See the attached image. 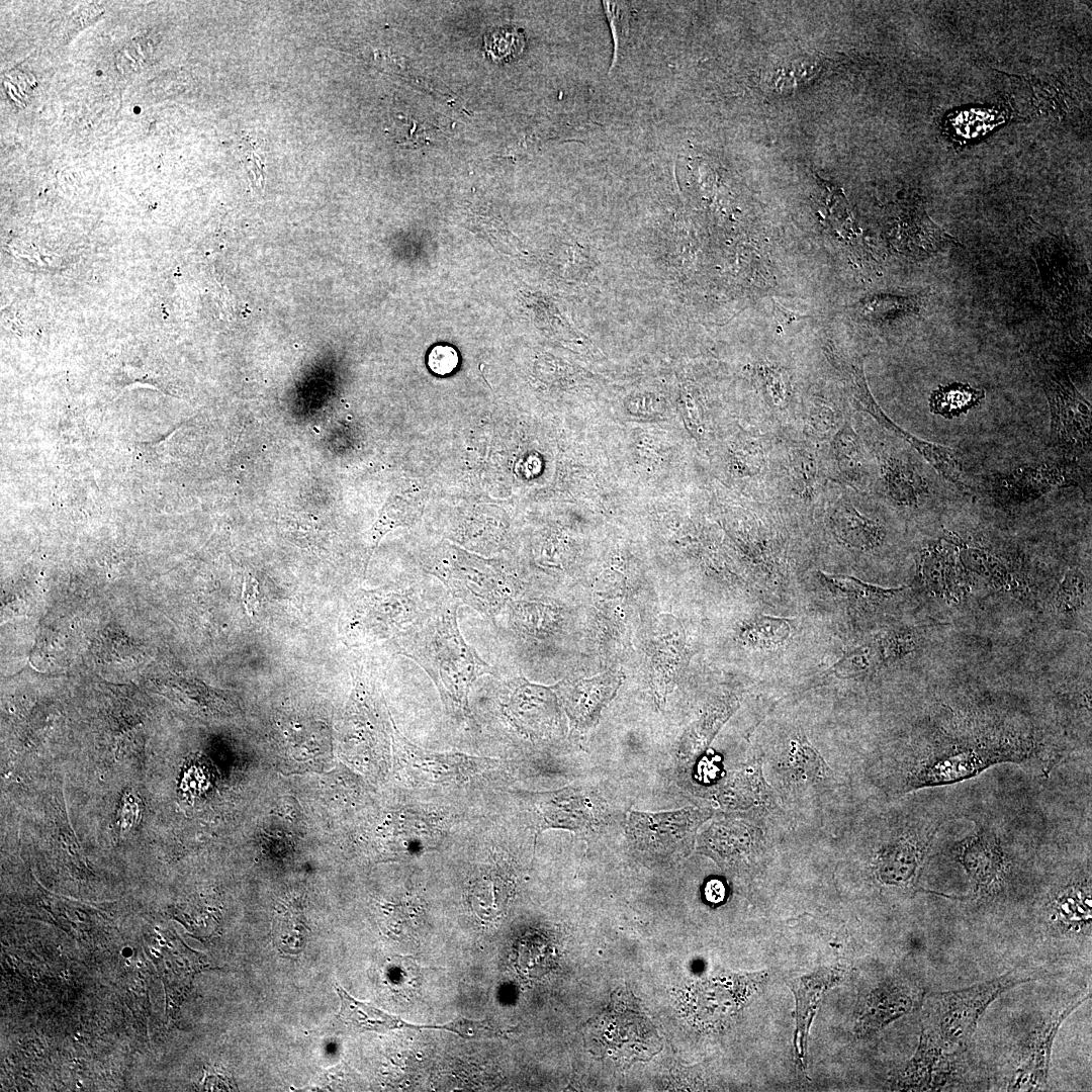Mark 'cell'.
Masks as SVG:
<instances>
[{
    "label": "cell",
    "mask_w": 1092,
    "mask_h": 1092,
    "mask_svg": "<svg viewBox=\"0 0 1092 1092\" xmlns=\"http://www.w3.org/2000/svg\"><path fill=\"white\" fill-rule=\"evenodd\" d=\"M792 632L791 620L759 615L744 623L739 638L748 647L771 650L787 644Z\"/></svg>",
    "instance_id": "cell-20"
},
{
    "label": "cell",
    "mask_w": 1092,
    "mask_h": 1092,
    "mask_svg": "<svg viewBox=\"0 0 1092 1092\" xmlns=\"http://www.w3.org/2000/svg\"><path fill=\"white\" fill-rule=\"evenodd\" d=\"M1089 995L1088 992L1077 994L1070 1001L1053 1009L1039 1020L1038 1024L1023 1040L1008 1090L1035 1091L1045 1086L1056 1034L1067 1017Z\"/></svg>",
    "instance_id": "cell-7"
},
{
    "label": "cell",
    "mask_w": 1092,
    "mask_h": 1092,
    "mask_svg": "<svg viewBox=\"0 0 1092 1092\" xmlns=\"http://www.w3.org/2000/svg\"><path fill=\"white\" fill-rule=\"evenodd\" d=\"M875 651L870 645L859 646L844 654L836 663L825 671V676L836 678H849L868 671L871 667Z\"/></svg>",
    "instance_id": "cell-27"
},
{
    "label": "cell",
    "mask_w": 1092,
    "mask_h": 1092,
    "mask_svg": "<svg viewBox=\"0 0 1092 1092\" xmlns=\"http://www.w3.org/2000/svg\"><path fill=\"white\" fill-rule=\"evenodd\" d=\"M830 523L836 537L849 547L870 550L879 547L885 539L884 528L849 504H838L831 513Z\"/></svg>",
    "instance_id": "cell-19"
},
{
    "label": "cell",
    "mask_w": 1092,
    "mask_h": 1092,
    "mask_svg": "<svg viewBox=\"0 0 1092 1092\" xmlns=\"http://www.w3.org/2000/svg\"><path fill=\"white\" fill-rule=\"evenodd\" d=\"M918 1002V991L902 983L882 985L870 995L859 1020V1031H876L910 1012Z\"/></svg>",
    "instance_id": "cell-14"
},
{
    "label": "cell",
    "mask_w": 1092,
    "mask_h": 1092,
    "mask_svg": "<svg viewBox=\"0 0 1092 1092\" xmlns=\"http://www.w3.org/2000/svg\"><path fill=\"white\" fill-rule=\"evenodd\" d=\"M1042 388L1050 407V438L1053 446L1072 458L1090 455V402L1078 391L1069 375L1059 369L1044 372Z\"/></svg>",
    "instance_id": "cell-5"
},
{
    "label": "cell",
    "mask_w": 1092,
    "mask_h": 1092,
    "mask_svg": "<svg viewBox=\"0 0 1092 1092\" xmlns=\"http://www.w3.org/2000/svg\"><path fill=\"white\" fill-rule=\"evenodd\" d=\"M819 573L821 580L834 596L857 604L880 605L895 598L906 588L905 586L882 587L848 575L829 574L821 571Z\"/></svg>",
    "instance_id": "cell-21"
},
{
    "label": "cell",
    "mask_w": 1092,
    "mask_h": 1092,
    "mask_svg": "<svg viewBox=\"0 0 1092 1092\" xmlns=\"http://www.w3.org/2000/svg\"><path fill=\"white\" fill-rule=\"evenodd\" d=\"M882 473L889 496L902 507L917 509L937 495L934 481L909 461L885 459Z\"/></svg>",
    "instance_id": "cell-13"
},
{
    "label": "cell",
    "mask_w": 1092,
    "mask_h": 1092,
    "mask_svg": "<svg viewBox=\"0 0 1092 1092\" xmlns=\"http://www.w3.org/2000/svg\"><path fill=\"white\" fill-rule=\"evenodd\" d=\"M244 586V602L247 611L253 615L257 608V580L252 577H248Z\"/></svg>",
    "instance_id": "cell-30"
},
{
    "label": "cell",
    "mask_w": 1092,
    "mask_h": 1092,
    "mask_svg": "<svg viewBox=\"0 0 1092 1092\" xmlns=\"http://www.w3.org/2000/svg\"><path fill=\"white\" fill-rule=\"evenodd\" d=\"M830 419L827 411L820 412L812 418L811 426L817 434H826L831 429Z\"/></svg>",
    "instance_id": "cell-32"
},
{
    "label": "cell",
    "mask_w": 1092,
    "mask_h": 1092,
    "mask_svg": "<svg viewBox=\"0 0 1092 1092\" xmlns=\"http://www.w3.org/2000/svg\"><path fill=\"white\" fill-rule=\"evenodd\" d=\"M458 362L459 357L456 349L447 344L434 346L427 359L430 370L438 375L452 373L456 369Z\"/></svg>",
    "instance_id": "cell-29"
},
{
    "label": "cell",
    "mask_w": 1092,
    "mask_h": 1092,
    "mask_svg": "<svg viewBox=\"0 0 1092 1092\" xmlns=\"http://www.w3.org/2000/svg\"><path fill=\"white\" fill-rule=\"evenodd\" d=\"M525 41L521 28L504 26L491 30L483 37V49L493 61L508 62L518 58L525 47Z\"/></svg>",
    "instance_id": "cell-24"
},
{
    "label": "cell",
    "mask_w": 1092,
    "mask_h": 1092,
    "mask_svg": "<svg viewBox=\"0 0 1092 1092\" xmlns=\"http://www.w3.org/2000/svg\"><path fill=\"white\" fill-rule=\"evenodd\" d=\"M436 603L426 597L425 589L416 586L361 589L354 596L344 616L345 633L355 645L395 639Z\"/></svg>",
    "instance_id": "cell-2"
},
{
    "label": "cell",
    "mask_w": 1092,
    "mask_h": 1092,
    "mask_svg": "<svg viewBox=\"0 0 1092 1092\" xmlns=\"http://www.w3.org/2000/svg\"><path fill=\"white\" fill-rule=\"evenodd\" d=\"M336 992L341 1001L338 1019L356 1030L386 1032L394 1029H436V1024L420 1025L404 1021L371 1004L357 1000L342 987L336 985Z\"/></svg>",
    "instance_id": "cell-17"
},
{
    "label": "cell",
    "mask_w": 1092,
    "mask_h": 1092,
    "mask_svg": "<svg viewBox=\"0 0 1092 1092\" xmlns=\"http://www.w3.org/2000/svg\"><path fill=\"white\" fill-rule=\"evenodd\" d=\"M705 893L709 901L718 903L723 900L725 889L720 881L712 880L707 884Z\"/></svg>",
    "instance_id": "cell-31"
},
{
    "label": "cell",
    "mask_w": 1092,
    "mask_h": 1092,
    "mask_svg": "<svg viewBox=\"0 0 1092 1092\" xmlns=\"http://www.w3.org/2000/svg\"><path fill=\"white\" fill-rule=\"evenodd\" d=\"M700 820L697 810L685 808L664 813L631 812L628 833L641 849L672 848L687 840Z\"/></svg>",
    "instance_id": "cell-9"
},
{
    "label": "cell",
    "mask_w": 1092,
    "mask_h": 1092,
    "mask_svg": "<svg viewBox=\"0 0 1092 1092\" xmlns=\"http://www.w3.org/2000/svg\"><path fill=\"white\" fill-rule=\"evenodd\" d=\"M443 1030L457 1034L464 1039H483L502 1036L505 1032L500 1025L492 1020H474L458 1016L443 1024Z\"/></svg>",
    "instance_id": "cell-28"
},
{
    "label": "cell",
    "mask_w": 1092,
    "mask_h": 1092,
    "mask_svg": "<svg viewBox=\"0 0 1092 1092\" xmlns=\"http://www.w3.org/2000/svg\"><path fill=\"white\" fill-rule=\"evenodd\" d=\"M840 979L836 970L823 969L809 976L791 980L788 985L796 999L795 1052L800 1063H806L808 1031L824 993Z\"/></svg>",
    "instance_id": "cell-11"
},
{
    "label": "cell",
    "mask_w": 1092,
    "mask_h": 1092,
    "mask_svg": "<svg viewBox=\"0 0 1092 1092\" xmlns=\"http://www.w3.org/2000/svg\"><path fill=\"white\" fill-rule=\"evenodd\" d=\"M603 6L614 37V59L611 67L613 68L627 43L630 9L627 2L621 1H604Z\"/></svg>",
    "instance_id": "cell-25"
},
{
    "label": "cell",
    "mask_w": 1092,
    "mask_h": 1092,
    "mask_svg": "<svg viewBox=\"0 0 1092 1092\" xmlns=\"http://www.w3.org/2000/svg\"><path fill=\"white\" fill-rule=\"evenodd\" d=\"M985 397V391L964 383L939 386L929 398L932 414L945 419L958 418L975 408Z\"/></svg>",
    "instance_id": "cell-22"
},
{
    "label": "cell",
    "mask_w": 1092,
    "mask_h": 1092,
    "mask_svg": "<svg viewBox=\"0 0 1092 1092\" xmlns=\"http://www.w3.org/2000/svg\"><path fill=\"white\" fill-rule=\"evenodd\" d=\"M504 611L508 614L509 630L522 637L545 639L561 626L560 611L543 603L514 600Z\"/></svg>",
    "instance_id": "cell-18"
},
{
    "label": "cell",
    "mask_w": 1092,
    "mask_h": 1092,
    "mask_svg": "<svg viewBox=\"0 0 1092 1092\" xmlns=\"http://www.w3.org/2000/svg\"><path fill=\"white\" fill-rule=\"evenodd\" d=\"M790 763L795 775L805 781H826L832 769L804 735L791 741Z\"/></svg>",
    "instance_id": "cell-23"
},
{
    "label": "cell",
    "mask_w": 1092,
    "mask_h": 1092,
    "mask_svg": "<svg viewBox=\"0 0 1092 1092\" xmlns=\"http://www.w3.org/2000/svg\"><path fill=\"white\" fill-rule=\"evenodd\" d=\"M1082 478L1081 467L1069 461L1027 465L993 473L985 478L983 485L993 502L1015 506L1037 499L1060 487L1078 485Z\"/></svg>",
    "instance_id": "cell-6"
},
{
    "label": "cell",
    "mask_w": 1092,
    "mask_h": 1092,
    "mask_svg": "<svg viewBox=\"0 0 1092 1092\" xmlns=\"http://www.w3.org/2000/svg\"><path fill=\"white\" fill-rule=\"evenodd\" d=\"M956 855L970 878L976 894L990 897L1002 890L1008 860L994 832L980 829L966 837L957 845Z\"/></svg>",
    "instance_id": "cell-8"
},
{
    "label": "cell",
    "mask_w": 1092,
    "mask_h": 1092,
    "mask_svg": "<svg viewBox=\"0 0 1092 1092\" xmlns=\"http://www.w3.org/2000/svg\"><path fill=\"white\" fill-rule=\"evenodd\" d=\"M945 1049L929 1031L923 1029L919 1045L905 1068L899 1086L905 1090H936L950 1072Z\"/></svg>",
    "instance_id": "cell-12"
},
{
    "label": "cell",
    "mask_w": 1092,
    "mask_h": 1092,
    "mask_svg": "<svg viewBox=\"0 0 1092 1092\" xmlns=\"http://www.w3.org/2000/svg\"><path fill=\"white\" fill-rule=\"evenodd\" d=\"M460 602L438 601L420 620L394 639L396 652L421 666L435 684L446 710L471 721L468 696L474 681L497 671L463 638L457 621Z\"/></svg>",
    "instance_id": "cell-1"
},
{
    "label": "cell",
    "mask_w": 1092,
    "mask_h": 1092,
    "mask_svg": "<svg viewBox=\"0 0 1092 1092\" xmlns=\"http://www.w3.org/2000/svg\"><path fill=\"white\" fill-rule=\"evenodd\" d=\"M1050 914L1055 925L1063 932L1090 933V882L1071 883L1059 890L1051 901Z\"/></svg>",
    "instance_id": "cell-15"
},
{
    "label": "cell",
    "mask_w": 1092,
    "mask_h": 1092,
    "mask_svg": "<svg viewBox=\"0 0 1092 1092\" xmlns=\"http://www.w3.org/2000/svg\"><path fill=\"white\" fill-rule=\"evenodd\" d=\"M429 571L445 584L452 598L493 623L519 593L512 577L496 565L462 552L448 551Z\"/></svg>",
    "instance_id": "cell-4"
},
{
    "label": "cell",
    "mask_w": 1092,
    "mask_h": 1092,
    "mask_svg": "<svg viewBox=\"0 0 1092 1092\" xmlns=\"http://www.w3.org/2000/svg\"><path fill=\"white\" fill-rule=\"evenodd\" d=\"M927 850V839H901L881 853L877 873L882 882L907 886L918 876Z\"/></svg>",
    "instance_id": "cell-16"
},
{
    "label": "cell",
    "mask_w": 1092,
    "mask_h": 1092,
    "mask_svg": "<svg viewBox=\"0 0 1092 1092\" xmlns=\"http://www.w3.org/2000/svg\"><path fill=\"white\" fill-rule=\"evenodd\" d=\"M835 451L845 472L859 479L863 473V458L858 439L850 429H845L837 436Z\"/></svg>",
    "instance_id": "cell-26"
},
{
    "label": "cell",
    "mask_w": 1092,
    "mask_h": 1092,
    "mask_svg": "<svg viewBox=\"0 0 1092 1092\" xmlns=\"http://www.w3.org/2000/svg\"><path fill=\"white\" fill-rule=\"evenodd\" d=\"M395 740L418 781L428 783L461 781L494 764L493 759L462 753H437L424 750L408 742L397 731H395Z\"/></svg>",
    "instance_id": "cell-10"
},
{
    "label": "cell",
    "mask_w": 1092,
    "mask_h": 1092,
    "mask_svg": "<svg viewBox=\"0 0 1092 1092\" xmlns=\"http://www.w3.org/2000/svg\"><path fill=\"white\" fill-rule=\"evenodd\" d=\"M1028 975L1016 969L970 987L932 994L929 1000L934 1032L926 1030L944 1049L965 1048L989 1005L1005 991L1034 979Z\"/></svg>",
    "instance_id": "cell-3"
}]
</instances>
